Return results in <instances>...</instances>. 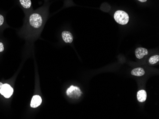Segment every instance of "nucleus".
<instances>
[{
  "label": "nucleus",
  "mask_w": 159,
  "mask_h": 119,
  "mask_svg": "<svg viewBox=\"0 0 159 119\" xmlns=\"http://www.w3.org/2000/svg\"><path fill=\"white\" fill-rule=\"evenodd\" d=\"M114 18L116 22L120 24L125 25L129 20V17L127 13L124 11H117L115 12Z\"/></svg>",
  "instance_id": "nucleus-1"
},
{
  "label": "nucleus",
  "mask_w": 159,
  "mask_h": 119,
  "mask_svg": "<svg viewBox=\"0 0 159 119\" xmlns=\"http://www.w3.org/2000/svg\"><path fill=\"white\" fill-rule=\"evenodd\" d=\"M30 25L35 28H39L42 26L43 19L40 15L38 13H33L30 16Z\"/></svg>",
  "instance_id": "nucleus-2"
},
{
  "label": "nucleus",
  "mask_w": 159,
  "mask_h": 119,
  "mask_svg": "<svg viewBox=\"0 0 159 119\" xmlns=\"http://www.w3.org/2000/svg\"><path fill=\"white\" fill-rule=\"evenodd\" d=\"M66 94L70 98L73 99H77L81 97L82 92L79 87L71 86L67 90Z\"/></svg>",
  "instance_id": "nucleus-3"
},
{
  "label": "nucleus",
  "mask_w": 159,
  "mask_h": 119,
  "mask_svg": "<svg viewBox=\"0 0 159 119\" xmlns=\"http://www.w3.org/2000/svg\"><path fill=\"white\" fill-rule=\"evenodd\" d=\"M13 88L11 87L10 85L7 83L3 84L0 91V93L1 94V95L6 98H9L13 94Z\"/></svg>",
  "instance_id": "nucleus-4"
},
{
  "label": "nucleus",
  "mask_w": 159,
  "mask_h": 119,
  "mask_svg": "<svg viewBox=\"0 0 159 119\" xmlns=\"http://www.w3.org/2000/svg\"><path fill=\"white\" fill-rule=\"evenodd\" d=\"M42 99L40 96L38 95H34L31 100V107L32 108H37L42 104Z\"/></svg>",
  "instance_id": "nucleus-5"
},
{
  "label": "nucleus",
  "mask_w": 159,
  "mask_h": 119,
  "mask_svg": "<svg viewBox=\"0 0 159 119\" xmlns=\"http://www.w3.org/2000/svg\"><path fill=\"white\" fill-rule=\"evenodd\" d=\"M148 54V51L147 49L143 48H138L136 49L135 55L137 58L141 59L144 56Z\"/></svg>",
  "instance_id": "nucleus-6"
},
{
  "label": "nucleus",
  "mask_w": 159,
  "mask_h": 119,
  "mask_svg": "<svg viewBox=\"0 0 159 119\" xmlns=\"http://www.w3.org/2000/svg\"><path fill=\"white\" fill-rule=\"evenodd\" d=\"M62 38L63 41L66 43H71L73 42V35L71 34L70 32L68 31H64L62 32Z\"/></svg>",
  "instance_id": "nucleus-7"
},
{
  "label": "nucleus",
  "mask_w": 159,
  "mask_h": 119,
  "mask_svg": "<svg viewBox=\"0 0 159 119\" xmlns=\"http://www.w3.org/2000/svg\"><path fill=\"white\" fill-rule=\"evenodd\" d=\"M137 97L138 101L141 102H144L147 98V93L144 90L139 91L137 94Z\"/></svg>",
  "instance_id": "nucleus-8"
},
{
  "label": "nucleus",
  "mask_w": 159,
  "mask_h": 119,
  "mask_svg": "<svg viewBox=\"0 0 159 119\" xmlns=\"http://www.w3.org/2000/svg\"><path fill=\"white\" fill-rule=\"evenodd\" d=\"M132 75H135L137 76H141L144 75L145 74V71L143 68L141 67L134 68L131 72Z\"/></svg>",
  "instance_id": "nucleus-9"
},
{
  "label": "nucleus",
  "mask_w": 159,
  "mask_h": 119,
  "mask_svg": "<svg viewBox=\"0 0 159 119\" xmlns=\"http://www.w3.org/2000/svg\"><path fill=\"white\" fill-rule=\"evenodd\" d=\"M21 6L24 8L28 9L31 7V0H19Z\"/></svg>",
  "instance_id": "nucleus-10"
},
{
  "label": "nucleus",
  "mask_w": 159,
  "mask_h": 119,
  "mask_svg": "<svg viewBox=\"0 0 159 119\" xmlns=\"http://www.w3.org/2000/svg\"><path fill=\"white\" fill-rule=\"evenodd\" d=\"M159 55H155L150 57L149 60V63L151 65H154L156 63L159 61Z\"/></svg>",
  "instance_id": "nucleus-11"
},
{
  "label": "nucleus",
  "mask_w": 159,
  "mask_h": 119,
  "mask_svg": "<svg viewBox=\"0 0 159 119\" xmlns=\"http://www.w3.org/2000/svg\"><path fill=\"white\" fill-rule=\"evenodd\" d=\"M4 22V18L1 15H0V26H1Z\"/></svg>",
  "instance_id": "nucleus-12"
},
{
  "label": "nucleus",
  "mask_w": 159,
  "mask_h": 119,
  "mask_svg": "<svg viewBox=\"0 0 159 119\" xmlns=\"http://www.w3.org/2000/svg\"><path fill=\"white\" fill-rule=\"evenodd\" d=\"M4 50V44L1 42H0V52H2Z\"/></svg>",
  "instance_id": "nucleus-13"
},
{
  "label": "nucleus",
  "mask_w": 159,
  "mask_h": 119,
  "mask_svg": "<svg viewBox=\"0 0 159 119\" xmlns=\"http://www.w3.org/2000/svg\"><path fill=\"white\" fill-rule=\"evenodd\" d=\"M140 1H141L142 3H144V2H146L147 1V0H138Z\"/></svg>",
  "instance_id": "nucleus-14"
},
{
  "label": "nucleus",
  "mask_w": 159,
  "mask_h": 119,
  "mask_svg": "<svg viewBox=\"0 0 159 119\" xmlns=\"http://www.w3.org/2000/svg\"><path fill=\"white\" fill-rule=\"evenodd\" d=\"M2 85H3V84H2L1 83H0V91H1V87H2Z\"/></svg>",
  "instance_id": "nucleus-15"
}]
</instances>
